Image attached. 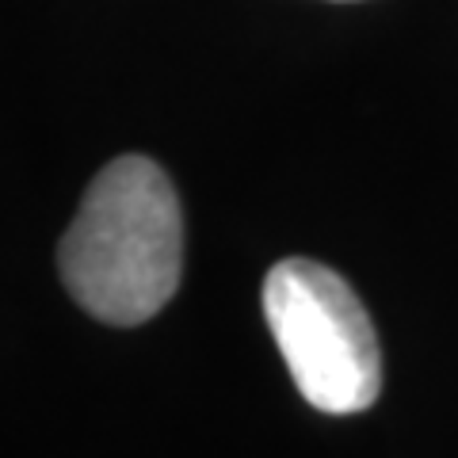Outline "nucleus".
<instances>
[{"label":"nucleus","instance_id":"1","mask_svg":"<svg viewBox=\"0 0 458 458\" xmlns=\"http://www.w3.org/2000/svg\"><path fill=\"white\" fill-rule=\"evenodd\" d=\"M65 291L107 325H141L168 306L183 267V218L149 157L126 153L92 180L57 249Z\"/></svg>","mask_w":458,"mask_h":458},{"label":"nucleus","instance_id":"2","mask_svg":"<svg viewBox=\"0 0 458 458\" xmlns=\"http://www.w3.org/2000/svg\"><path fill=\"white\" fill-rule=\"evenodd\" d=\"M264 318L283 363L313 409L348 417L382 390L378 336L355 291L333 267L283 260L264 279Z\"/></svg>","mask_w":458,"mask_h":458}]
</instances>
